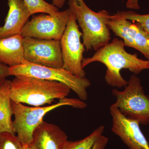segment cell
<instances>
[{"label": "cell", "instance_id": "d6986e66", "mask_svg": "<svg viewBox=\"0 0 149 149\" xmlns=\"http://www.w3.org/2000/svg\"><path fill=\"white\" fill-rule=\"evenodd\" d=\"M113 15L139 23L149 35V14L141 15L133 11H118Z\"/></svg>", "mask_w": 149, "mask_h": 149}, {"label": "cell", "instance_id": "7402d4cb", "mask_svg": "<svg viewBox=\"0 0 149 149\" xmlns=\"http://www.w3.org/2000/svg\"><path fill=\"white\" fill-rule=\"evenodd\" d=\"M108 141L109 139L107 137L102 136L96 142L93 149H105Z\"/></svg>", "mask_w": 149, "mask_h": 149}, {"label": "cell", "instance_id": "9c48e42d", "mask_svg": "<svg viewBox=\"0 0 149 149\" xmlns=\"http://www.w3.org/2000/svg\"><path fill=\"white\" fill-rule=\"evenodd\" d=\"M22 44L26 61L49 67L63 68L60 40L24 37Z\"/></svg>", "mask_w": 149, "mask_h": 149}, {"label": "cell", "instance_id": "7a4b0ae2", "mask_svg": "<svg viewBox=\"0 0 149 149\" xmlns=\"http://www.w3.org/2000/svg\"><path fill=\"white\" fill-rule=\"evenodd\" d=\"M70 91L68 86L60 82L20 75L10 81L9 94L12 101L42 107L56 99L66 98Z\"/></svg>", "mask_w": 149, "mask_h": 149}, {"label": "cell", "instance_id": "5b68a950", "mask_svg": "<svg viewBox=\"0 0 149 149\" xmlns=\"http://www.w3.org/2000/svg\"><path fill=\"white\" fill-rule=\"evenodd\" d=\"M10 75L29 76L56 81L68 86L78 96L80 100L88 99L87 89L91 85L86 77H79L62 68H54L33 64L24 61L22 64L9 68Z\"/></svg>", "mask_w": 149, "mask_h": 149}, {"label": "cell", "instance_id": "ac0fdd59", "mask_svg": "<svg viewBox=\"0 0 149 149\" xmlns=\"http://www.w3.org/2000/svg\"><path fill=\"white\" fill-rule=\"evenodd\" d=\"M136 23L138 29L134 38L135 49L149 61V35L139 23Z\"/></svg>", "mask_w": 149, "mask_h": 149}, {"label": "cell", "instance_id": "30bf717a", "mask_svg": "<svg viewBox=\"0 0 149 149\" xmlns=\"http://www.w3.org/2000/svg\"><path fill=\"white\" fill-rule=\"evenodd\" d=\"M111 130L130 149H149L148 142L138 120L125 117L116 108L111 105Z\"/></svg>", "mask_w": 149, "mask_h": 149}, {"label": "cell", "instance_id": "cb8c5ba5", "mask_svg": "<svg viewBox=\"0 0 149 149\" xmlns=\"http://www.w3.org/2000/svg\"><path fill=\"white\" fill-rule=\"evenodd\" d=\"M66 0H52V4L58 8H61L64 6Z\"/></svg>", "mask_w": 149, "mask_h": 149}, {"label": "cell", "instance_id": "6da1fadb", "mask_svg": "<svg viewBox=\"0 0 149 149\" xmlns=\"http://www.w3.org/2000/svg\"><path fill=\"white\" fill-rule=\"evenodd\" d=\"M123 40L114 38L92 57L83 59V68L95 62L101 63L107 68L104 77L107 84L118 88L125 87L128 82L121 76L120 70L128 69L136 75L144 70L149 69V61L141 59L136 54L127 52Z\"/></svg>", "mask_w": 149, "mask_h": 149}, {"label": "cell", "instance_id": "7c38bea8", "mask_svg": "<svg viewBox=\"0 0 149 149\" xmlns=\"http://www.w3.org/2000/svg\"><path fill=\"white\" fill-rule=\"evenodd\" d=\"M67 141L61 128L43 121L34 131L30 146L33 149H62Z\"/></svg>", "mask_w": 149, "mask_h": 149}, {"label": "cell", "instance_id": "44dd1931", "mask_svg": "<svg viewBox=\"0 0 149 149\" xmlns=\"http://www.w3.org/2000/svg\"><path fill=\"white\" fill-rule=\"evenodd\" d=\"M9 68L8 65L0 63V86L5 82L7 77L10 76Z\"/></svg>", "mask_w": 149, "mask_h": 149}, {"label": "cell", "instance_id": "ba28073f", "mask_svg": "<svg viewBox=\"0 0 149 149\" xmlns=\"http://www.w3.org/2000/svg\"><path fill=\"white\" fill-rule=\"evenodd\" d=\"M70 13L68 8L55 14H42L33 16L24 25L21 35L23 37L60 40Z\"/></svg>", "mask_w": 149, "mask_h": 149}, {"label": "cell", "instance_id": "277c9868", "mask_svg": "<svg viewBox=\"0 0 149 149\" xmlns=\"http://www.w3.org/2000/svg\"><path fill=\"white\" fill-rule=\"evenodd\" d=\"M12 109L15 119L13 126L19 141L23 145H30L36 128L43 122L44 116L48 112L59 107L69 106L83 109L87 104L81 100L74 98L61 99L58 102L48 106L29 107L23 104L12 101Z\"/></svg>", "mask_w": 149, "mask_h": 149}, {"label": "cell", "instance_id": "9a60e30c", "mask_svg": "<svg viewBox=\"0 0 149 149\" xmlns=\"http://www.w3.org/2000/svg\"><path fill=\"white\" fill-rule=\"evenodd\" d=\"M10 80H6L0 86V133L8 132L15 134L13 126L11 100L9 94Z\"/></svg>", "mask_w": 149, "mask_h": 149}, {"label": "cell", "instance_id": "d4e9b609", "mask_svg": "<svg viewBox=\"0 0 149 149\" xmlns=\"http://www.w3.org/2000/svg\"><path fill=\"white\" fill-rule=\"evenodd\" d=\"M23 149H33L30 145H23Z\"/></svg>", "mask_w": 149, "mask_h": 149}, {"label": "cell", "instance_id": "603a6c76", "mask_svg": "<svg viewBox=\"0 0 149 149\" xmlns=\"http://www.w3.org/2000/svg\"><path fill=\"white\" fill-rule=\"evenodd\" d=\"M126 6L127 8L131 9L139 10L140 8L139 0H127Z\"/></svg>", "mask_w": 149, "mask_h": 149}, {"label": "cell", "instance_id": "ffe728a7", "mask_svg": "<svg viewBox=\"0 0 149 149\" xmlns=\"http://www.w3.org/2000/svg\"><path fill=\"white\" fill-rule=\"evenodd\" d=\"M23 145L15 134L8 132L0 133V149H23Z\"/></svg>", "mask_w": 149, "mask_h": 149}, {"label": "cell", "instance_id": "8992f818", "mask_svg": "<svg viewBox=\"0 0 149 149\" xmlns=\"http://www.w3.org/2000/svg\"><path fill=\"white\" fill-rule=\"evenodd\" d=\"M112 94L116 101L112 105L125 117L139 120L140 124H149V97L145 94L141 80L131 75L124 90L114 89Z\"/></svg>", "mask_w": 149, "mask_h": 149}, {"label": "cell", "instance_id": "e0dca14e", "mask_svg": "<svg viewBox=\"0 0 149 149\" xmlns=\"http://www.w3.org/2000/svg\"><path fill=\"white\" fill-rule=\"evenodd\" d=\"M31 15L34 14L45 13L53 15L59 11L58 8L45 0H23Z\"/></svg>", "mask_w": 149, "mask_h": 149}, {"label": "cell", "instance_id": "2e32d148", "mask_svg": "<svg viewBox=\"0 0 149 149\" xmlns=\"http://www.w3.org/2000/svg\"><path fill=\"white\" fill-rule=\"evenodd\" d=\"M104 130L101 125L84 139L77 141H67L62 149H93L94 145L102 136Z\"/></svg>", "mask_w": 149, "mask_h": 149}, {"label": "cell", "instance_id": "3957f363", "mask_svg": "<svg viewBox=\"0 0 149 149\" xmlns=\"http://www.w3.org/2000/svg\"><path fill=\"white\" fill-rule=\"evenodd\" d=\"M68 5L82 29L83 44L86 50L97 51L109 43L111 37L107 23L111 15L109 12H95L84 0H69Z\"/></svg>", "mask_w": 149, "mask_h": 149}, {"label": "cell", "instance_id": "4fadbf2b", "mask_svg": "<svg viewBox=\"0 0 149 149\" xmlns=\"http://www.w3.org/2000/svg\"><path fill=\"white\" fill-rule=\"evenodd\" d=\"M21 35L0 39V63L12 67L25 60Z\"/></svg>", "mask_w": 149, "mask_h": 149}, {"label": "cell", "instance_id": "5bb4252c", "mask_svg": "<svg viewBox=\"0 0 149 149\" xmlns=\"http://www.w3.org/2000/svg\"><path fill=\"white\" fill-rule=\"evenodd\" d=\"M107 25L116 36L123 40L125 46L135 49L134 38L138 29L136 23L113 15H111Z\"/></svg>", "mask_w": 149, "mask_h": 149}, {"label": "cell", "instance_id": "52a82bcc", "mask_svg": "<svg viewBox=\"0 0 149 149\" xmlns=\"http://www.w3.org/2000/svg\"><path fill=\"white\" fill-rule=\"evenodd\" d=\"M82 36L83 33L79 30L75 15L71 11L66 28L60 40L63 68L79 77H85L86 75L82 66L83 55L85 50L81 42Z\"/></svg>", "mask_w": 149, "mask_h": 149}, {"label": "cell", "instance_id": "8fae6325", "mask_svg": "<svg viewBox=\"0 0 149 149\" xmlns=\"http://www.w3.org/2000/svg\"><path fill=\"white\" fill-rule=\"evenodd\" d=\"M9 10L4 25L0 27V39L21 35L31 16L23 0H8Z\"/></svg>", "mask_w": 149, "mask_h": 149}]
</instances>
